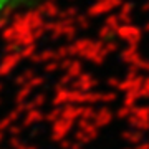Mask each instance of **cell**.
Listing matches in <instances>:
<instances>
[{
  "mask_svg": "<svg viewBox=\"0 0 149 149\" xmlns=\"http://www.w3.org/2000/svg\"><path fill=\"white\" fill-rule=\"evenodd\" d=\"M20 2H23V0H0V13H3V12H7L8 8L18 5Z\"/></svg>",
  "mask_w": 149,
  "mask_h": 149,
  "instance_id": "obj_1",
  "label": "cell"
}]
</instances>
